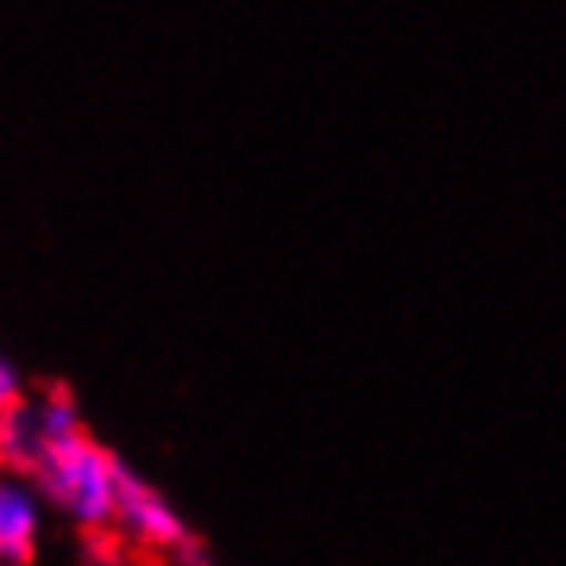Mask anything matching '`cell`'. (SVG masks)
<instances>
[{
    "label": "cell",
    "mask_w": 566,
    "mask_h": 566,
    "mask_svg": "<svg viewBox=\"0 0 566 566\" xmlns=\"http://www.w3.org/2000/svg\"><path fill=\"white\" fill-rule=\"evenodd\" d=\"M34 480H39V490H44V500H53L67 518L82 523L87 533L116 528L125 465L111 457V447L92 442L87 432L53 451V457L44 461V471H39Z\"/></svg>",
    "instance_id": "1"
},
{
    "label": "cell",
    "mask_w": 566,
    "mask_h": 566,
    "mask_svg": "<svg viewBox=\"0 0 566 566\" xmlns=\"http://www.w3.org/2000/svg\"><path fill=\"white\" fill-rule=\"evenodd\" d=\"M82 437V418L73 394L34 389L0 413V465L10 475H39L59 447Z\"/></svg>",
    "instance_id": "2"
},
{
    "label": "cell",
    "mask_w": 566,
    "mask_h": 566,
    "mask_svg": "<svg viewBox=\"0 0 566 566\" xmlns=\"http://www.w3.org/2000/svg\"><path fill=\"white\" fill-rule=\"evenodd\" d=\"M24 399V379H20V370L10 365V356L0 350V413H6L10 403H20Z\"/></svg>",
    "instance_id": "5"
},
{
    "label": "cell",
    "mask_w": 566,
    "mask_h": 566,
    "mask_svg": "<svg viewBox=\"0 0 566 566\" xmlns=\"http://www.w3.org/2000/svg\"><path fill=\"white\" fill-rule=\"evenodd\" d=\"M188 566H211V562H202V557H192V562H188Z\"/></svg>",
    "instance_id": "6"
},
{
    "label": "cell",
    "mask_w": 566,
    "mask_h": 566,
    "mask_svg": "<svg viewBox=\"0 0 566 566\" xmlns=\"http://www.w3.org/2000/svg\"><path fill=\"white\" fill-rule=\"evenodd\" d=\"M44 528V490L24 475H0V566H30Z\"/></svg>",
    "instance_id": "4"
},
{
    "label": "cell",
    "mask_w": 566,
    "mask_h": 566,
    "mask_svg": "<svg viewBox=\"0 0 566 566\" xmlns=\"http://www.w3.org/2000/svg\"><path fill=\"white\" fill-rule=\"evenodd\" d=\"M116 528L130 543L149 547V552H182L188 547V523L178 518V509L164 500L149 480H139L135 471H125L120 480V509H116Z\"/></svg>",
    "instance_id": "3"
}]
</instances>
